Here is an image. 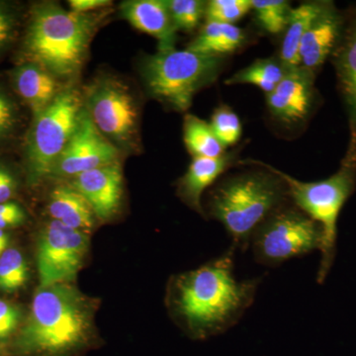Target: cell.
<instances>
[{
	"label": "cell",
	"mask_w": 356,
	"mask_h": 356,
	"mask_svg": "<svg viewBox=\"0 0 356 356\" xmlns=\"http://www.w3.org/2000/svg\"><path fill=\"white\" fill-rule=\"evenodd\" d=\"M235 250L232 247L205 266L180 274L170 284V308L192 337L224 334L254 303L259 280H236Z\"/></svg>",
	"instance_id": "6da1fadb"
},
{
	"label": "cell",
	"mask_w": 356,
	"mask_h": 356,
	"mask_svg": "<svg viewBox=\"0 0 356 356\" xmlns=\"http://www.w3.org/2000/svg\"><path fill=\"white\" fill-rule=\"evenodd\" d=\"M92 332V308L70 283L40 286L18 339L25 353L65 356L86 346Z\"/></svg>",
	"instance_id": "7a4b0ae2"
},
{
	"label": "cell",
	"mask_w": 356,
	"mask_h": 356,
	"mask_svg": "<svg viewBox=\"0 0 356 356\" xmlns=\"http://www.w3.org/2000/svg\"><path fill=\"white\" fill-rule=\"evenodd\" d=\"M238 165H257L261 170L221 180L211 191L208 210L233 238V247L247 250L257 227L290 199L286 184L267 163L247 159Z\"/></svg>",
	"instance_id": "3957f363"
},
{
	"label": "cell",
	"mask_w": 356,
	"mask_h": 356,
	"mask_svg": "<svg viewBox=\"0 0 356 356\" xmlns=\"http://www.w3.org/2000/svg\"><path fill=\"white\" fill-rule=\"evenodd\" d=\"M102 13H76L58 3L35 6L27 34L26 53L57 79H70L83 67Z\"/></svg>",
	"instance_id": "277c9868"
},
{
	"label": "cell",
	"mask_w": 356,
	"mask_h": 356,
	"mask_svg": "<svg viewBox=\"0 0 356 356\" xmlns=\"http://www.w3.org/2000/svg\"><path fill=\"white\" fill-rule=\"evenodd\" d=\"M267 165L285 182L288 196L293 204L317 222L322 229L320 248L322 257L318 282L323 283L329 274L336 255L337 220L344 204L355 191L356 142L351 143L350 153L341 168L332 177L320 181H300L273 165Z\"/></svg>",
	"instance_id": "5b68a950"
},
{
	"label": "cell",
	"mask_w": 356,
	"mask_h": 356,
	"mask_svg": "<svg viewBox=\"0 0 356 356\" xmlns=\"http://www.w3.org/2000/svg\"><path fill=\"white\" fill-rule=\"evenodd\" d=\"M226 58L188 49L158 51L145 58L142 76L152 97L175 111L185 112L198 91L216 83Z\"/></svg>",
	"instance_id": "8992f818"
},
{
	"label": "cell",
	"mask_w": 356,
	"mask_h": 356,
	"mask_svg": "<svg viewBox=\"0 0 356 356\" xmlns=\"http://www.w3.org/2000/svg\"><path fill=\"white\" fill-rule=\"evenodd\" d=\"M83 107L81 93L65 88L48 108L34 117L25 151L30 181L39 182L51 175L76 130Z\"/></svg>",
	"instance_id": "52a82bcc"
},
{
	"label": "cell",
	"mask_w": 356,
	"mask_h": 356,
	"mask_svg": "<svg viewBox=\"0 0 356 356\" xmlns=\"http://www.w3.org/2000/svg\"><path fill=\"white\" fill-rule=\"evenodd\" d=\"M250 245L255 261L267 266L303 257L322 245V229L295 205L285 204L261 222Z\"/></svg>",
	"instance_id": "ba28073f"
},
{
	"label": "cell",
	"mask_w": 356,
	"mask_h": 356,
	"mask_svg": "<svg viewBox=\"0 0 356 356\" xmlns=\"http://www.w3.org/2000/svg\"><path fill=\"white\" fill-rule=\"evenodd\" d=\"M86 111L96 128L115 145L132 147L139 133V108L126 84L111 76H103L86 92Z\"/></svg>",
	"instance_id": "9c48e42d"
},
{
	"label": "cell",
	"mask_w": 356,
	"mask_h": 356,
	"mask_svg": "<svg viewBox=\"0 0 356 356\" xmlns=\"http://www.w3.org/2000/svg\"><path fill=\"white\" fill-rule=\"evenodd\" d=\"M88 245L86 232L70 228L56 220L46 224L37 247L40 286L74 280L83 266Z\"/></svg>",
	"instance_id": "30bf717a"
},
{
	"label": "cell",
	"mask_w": 356,
	"mask_h": 356,
	"mask_svg": "<svg viewBox=\"0 0 356 356\" xmlns=\"http://www.w3.org/2000/svg\"><path fill=\"white\" fill-rule=\"evenodd\" d=\"M118 156V149L96 128L83 107L76 130L51 175L72 178L88 170L117 163Z\"/></svg>",
	"instance_id": "8fae6325"
},
{
	"label": "cell",
	"mask_w": 356,
	"mask_h": 356,
	"mask_svg": "<svg viewBox=\"0 0 356 356\" xmlns=\"http://www.w3.org/2000/svg\"><path fill=\"white\" fill-rule=\"evenodd\" d=\"M315 72L305 67L288 70L278 86L266 95L269 113L284 125H297L308 118L315 98Z\"/></svg>",
	"instance_id": "7c38bea8"
},
{
	"label": "cell",
	"mask_w": 356,
	"mask_h": 356,
	"mask_svg": "<svg viewBox=\"0 0 356 356\" xmlns=\"http://www.w3.org/2000/svg\"><path fill=\"white\" fill-rule=\"evenodd\" d=\"M70 185L88 201L97 219H111L120 207L123 175L118 161L81 173Z\"/></svg>",
	"instance_id": "4fadbf2b"
},
{
	"label": "cell",
	"mask_w": 356,
	"mask_h": 356,
	"mask_svg": "<svg viewBox=\"0 0 356 356\" xmlns=\"http://www.w3.org/2000/svg\"><path fill=\"white\" fill-rule=\"evenodd\" d=\"M343 32V18L332 4L325 2L324 8L302 39L300 65L316 72L337 48Z\"/></svg>",
	"instance_id": "5bb4252c"
},
{
	"label": "cell",
	"mask_w": 356,
	"mask_h": 356,
	"mask_svg": "<svg viewBox=\"0 0 356 356\" xmlns=\"http://www.w3.org/2000/svg\"><path fill=\"white\" fill-rule=\"evenodd\" d=\"M123 17L140 32L159 41V51L175 49L177 29L165 0H130L121 4Z\"/></svg>",
	"instance_id": "9a60e30c"
},
{
	"label": "cell",
	"mask_w": 356,
	"mask_h": 356,
	"mask_svg": "<svg viewBox=\"0 0 356 356\" xmlns=\"http://www.w3.org/2000/svg\"><path fill=\"white\" fill-rule=\"evenodd\" d=\"M236 163H238L236 152L218 158H193L186 173L178 181V194L185 203L204 215L201 204L203 192Z\"/></svg>",
	"instance_id": "2e32d148"
},
{
	"label": "cell",
	"mask_w": 356,
	"mask_h": 356,
	"mask_svg": "<svg viewBox=\"0 0 356 356\" xmlns=\"http://www.w3.org/2000/svg\"><path fill=\"white\" fill-rule=\"evenodd\" d=\"M13 77L16 92L31 108L34 117L48 108L63 90L58 79L35 63L16 67Z\"/></svg>",
	"instance_id": "e0dca14e"
},
{
	"label": "cell",
	"mask_w": 356,
	"mask_h": 356,
	"mask_svg": "<svg viewBox=\"0 0 356 356\" xmlns=\"http://www.w3.org/2000/svg\"><path fill=\"white\" fill-rule=\"evenodd\" d=\"M334 65L337 79L350 111L351 129L356 139V15L343 29L334 49Z\"/></svg>",
	"instance_id": "ac0fdd59"
},
{
	"label": "cell",
	"mask_w": 356,
	"mask_h": 356,
	"mask_svg": "<svg viewBox=\"0 0 356 356\" xmlns=\"http://www.w3.org/2000/svg\"><path fill=\"white\" fill-rule=\"evenodd\" d=\"M48 211L53 220L86 233L95 225L90 205L70 185H60L51 192Z\"/></svg>",
	"instance_id": "d6986e66"
},
{
	"label": "cell",
	"mask_w": 356,
	"mask_h": 356,
	"mask_svg": "<svg viewBox=\"0 0 356 356\" xmlns=\"http://www.w3.org/2000/svg\"><path fill=\"white\" fill-rule=\"evenodd\" d=\"M247 40V33L238 26L206 21L198 36L187 49L205 55L227 57L243 48Z\"/></svg>",
	"instance_id": "ffe728a7"
},
{
	"label": "cell",
	"mask_w": 356,
	"mask_h": 356,
	"mask_svg": "<svg viewBox=\"0 0 356 356\" xmlns=\"http://www.w3.org/2000/svg\"><path fill=\"white\" fill-rule=\"evenodd\" d=\"M325 2H307L292 8L289 22L281 44L280 60L288 69L299 67V48L313 21L324 8Z\"/></svg>",
	"instance_id": "44dd1931"
},
{
	"label": "cell",
	"mask_w": 356,
	"mask_h": 356,
	"mask_svg": "<svg viewBox=\"0 0 356 356\" xmlns=\"http://www.w3.org/2000/svg\"><path fill=\"white\" fill-rule=\"evenodd\" d=\"M288 70L280 58H259L245 69L238 70L225 83L228 86L252 84L268 95L282 81Z\"/></svg>",
	"instance_id": "7402d4cb"
},
{
	"label": "cell",
	"mask_w": 356,
	"mask_h": 356,
	"mask_svg": "<svg viewBox=\"0 0 356 356\" xmlns=\"http://www.w3.org/2000/svg\"><path fill=\"white\" fill-rule=\"evenodd\" d=\"M184 139L193 158H218L225 154V147L217 139L210 124L194 115L185 116Z\"/></svg>",
	"instance_id": "603a6c76"
},
{
	"label": "cell",
	"mask_w": 356,
	"mask_h": 356,
	"mask_svg": "<svg viewBox=\"0 0 356 356\" xmlns=\"http://www.w3.org/2000/svg\"><path fill=\"white\" fill-rule=\"evenodd\" d=\"M252 9L261 29L268 34L284 32L289 22L292 7L284 0H252Z\"/></svg>",
	"instance_id": "cb8c5ba5"
},
{
	"label": "cell",
	"mask_w": 356,
	"mask_h": 356,
	"mask_svg": "<svg viewBox=\"0 0 356 356\" xmlns=\"http://www.w3.org/2000/svg\"><path fill=\"white\" fill-rule=\"evenodd\" d=\"M28 266L17 248H9L0 257V290L13 293L27 282Z\"/></svg>",
	"instance_id": "d4e9b609"
},
{
	"label": "cell",
	"mask_w": 356,
	"mask_h": 356,
	"mask_svg": "<svg viewBox=\"0 0 356 356\" xmlns=\"http://www.w3.org/2000/svg\"><path fill=\"white\" fill-rule=\"evenodd\" d=\"M206 3L201 0H168L170 17L177 31L192 32L205 17Z\"/></svg>",
	"instance_id": "484cf974"
},
{
	"label": "cell",
	"mask_w": 356,
	"mask_h": 356,
	"mask_svg": "<svg viewBox=\"0 0 356 356\" xmlns=\"http://www.w3.org/2000/svg\"><path fill=\"white\" fill-rule=\"evenodd\" d=\"M210 126L225 149L236 145L242 136L243 129L240 118L231 107L226 105H221L215 110L211 118Z\"/></svg>",
	"instance_id": "4316f807"
},
{
	"label": "cell",
	"mask_w": 356,
	"mask_h": 356,
	"mask_svg": "<svg viewBox=\"0 0 356 356\" xmlns=\"http://www.w3.org/2000/svg\"><path fill=\"white\" fill-rule=\"evenodd\" d=\"M252 9V0H211L206 3V21L234 24Z\"/></svg>",
	"instance_id": "83f0119b"
},
{
	"label": "cell",
	"mask_w": 356,
	"mask_h": 356,
	"mask_svg": "<svg viewBox=\"0 0 356 356\" xmlns=\"http://www.w3.org/2000/svg\"><path fill=\"white\" fill-rule=\"evenodd\" d=\"M21 318L18 307L0 300V339L10 337L17 329Z\"/></svg>",
	"instance_id": "f1b7e54d"
},
{
	"label": "cell",
	"mask_w": 356,
	"mask_h": 356,
	"mask_svg": "<svg viewBox=\"0 0 356 356\" xmlns=\"http://www.w3.org/2000/svg\"><path fill=\"white\" fill-rule=\"evenodd\" d=\"M26 221L25 211L15 202L0 204V229L13 228L22 225Z\"/></svg>",
	"instance_id": "f546056e"
},
{
	"label": "cell",
	"mask_w": 356,
	"mask_h": 356,
	"mask_svg": "<svg viewBox=\"0 0 356 356\" xmlns=\"http://www.w3.org/2000/svg\"><path fill=\"white\" fill-rule=\"evenodd\" d=\"M16 123V111L13 103L0 90V140L13 131Z\"/></svg>",
	"instance_id": "4dcf8cb0"
},
{
	"label": "cell",
	"mask_w": 356,
	"mask_h": 356,
	"mask_svg": "<svg viewBox=\"0 0 356 356\" xmlns=\"http://www.w3.org/2000/svg\"><path fill=\"white\" fill-rule=\"evenodd\" d=\"M13 14L0 4V50H2L13 38Z\"/></svg>",
	"instance_id": "1f68e13d"
},
{
	"label": "cell",
	"mask_w": 356,
	"mask_h": 356,
	"mask_svg": "<svg viewBox=\"0 0 356 356\" xmlns=\"http://www.w3.org/2000/svg\"><path fill=\"white\" fill-rule=\"evenodd\" d=\"M69 6L70 10L74 13H91L111 6V1H108V0H70Z\"/></svg>",
	"instance_id": "d6a6232c"
},
{
	"label": "cell",
	"mask_w": 356,
	"mask_h": 356,
	"mask_svg": "<svg viewBox=\"0 0 356 356\" xmlns=\"http://www.w3.org/2000/svg\"><path fill=\"white\" fill-rule=\"evenodd\" d=\"M15 189L16 184L13 175L0 166V204L9 202Z\"/></svg>",
	"instance_id": "836d02e7"
},
{
	"label": "cell",
	"mask_w": 356,
	"mask_h": 356,
	"mask_svg": "<svg viewBox=\"0 0 356 356\" xmlns=\"http://www.w3.org/2000/svg\"><path fill=\"white\" fill-rule=\"evenodd\" d=\"M9 243V235L6 231L0 229V257L7 250Z\"/></svg>",
	"instance_id": "e575fe53"
}]
</instances>
